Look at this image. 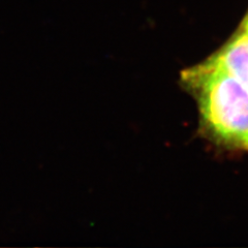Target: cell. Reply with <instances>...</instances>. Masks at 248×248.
<instances>
[{
	"label": "cell",
	"mask_w": 248,
	"mask_h": 248,
	"mask_svg": "<svg viewBox=\"0 0 248 248\" xmlns=\"http://www.w3.org/2000/svg\"><path fill=\"white\" fill-rule=\"evenodd\" d=\"M182 80L197 99L207 133L248 152V86L208 60L185 71Z\"/></svg>",
	"instance_id": "obj_1"
},
{
	"label": "cell",
	"mask_w": 248,
	"mask_h": 248,
	"mask_svg": "<svg viewBox=\"0 0 248 248\" xmlns=\"http://www.w3.org/2000/svg\"><path fill=\"white\" fill-rule=\"evenodd\" d=\"M239 27H241V28L248 31V11H247V14L245 15V17H244L243 21L241 22V24H240Z\"/></svg>",
	"instance_id": "obj_3"
},
{
	"label": "cell",
	"mask_w": 248,
	"mask_h": 248,
	"mask_svg": "<svg viewBox=\"0 0 248 248\" xmlns=\"http://www.w3.org/2000/svg\"><path fill=\"white\" fill-rule=\"evenodd\" d=\"M208 61L248 86V31L239 27Z\"/></svg>",
	"instance_id": "obj_2"
}]
</instances>
